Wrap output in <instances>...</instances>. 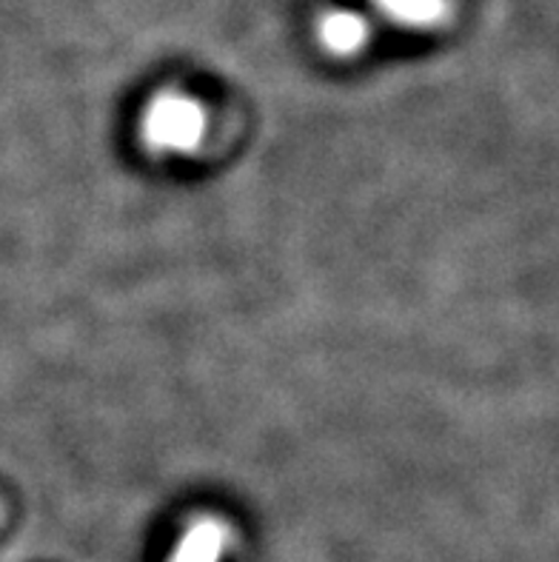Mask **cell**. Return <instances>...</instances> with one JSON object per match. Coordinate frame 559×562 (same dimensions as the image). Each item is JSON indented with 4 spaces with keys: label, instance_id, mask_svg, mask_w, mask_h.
Returning <instances> with one entry per match:
<instances>
[{
    "label": "cell",
    "instance_id": "4",
    "mask_svg": "<svg viewBox=\"0 0 559 562\" xmlns=\"http://www.w3.org/2000/svg\"><path fill=\"white\" fill-rule=\"evenodd\" d=\"M374 7L405 29H437L451 18L448 0H374Z\"/></svg>",
    "mask_w": 559,
    "mask_h": 562
},
{
    "label": "cell",
    "instance_id": "3",
    "mask_svg": "<svg viewBox=\"0 0 559 562\" xmlns=\"http://www.w3.org/2000/svg\"><path fill=\"white\" fill-rule=\"evenodd\" d=\"M371 26L357 12H328L320 18L317 37L320 46L337 57H351L366 46Z\"/></svg>",
    "mask_w": 559,
    "mask_h": 562
},
{
    "label": "cell",
    "instance_id": "1",
    "mask_svg": "<svg viewBox=\"0 0 559 562\" xmlns=\"http://www.w3.org/2000/svg\"><path fill=\"white\" fill-rule=\"evenodd\" d=\"M203 132L205 112L189 94H157L143 114V143L157 155H189L200 146Z\"/></svg>",
    "mask_w": 559,
    "mask_h": 562
},
{
    "label": "cell",
    "instance_id": "2",
    "mask_svg": "<svg viewBox=\"0 0 559 562\" xmlns=\"http://www.w3.org/2000/svg\"><path fill=\"white\" fill-rule=\"evenodd\" d=\"M232 542V528L220 517H198L180 535L169 562H223Z\"/></svg>",
    "mask_w": 559,
    "mask_h": 562
}]
</instances>
